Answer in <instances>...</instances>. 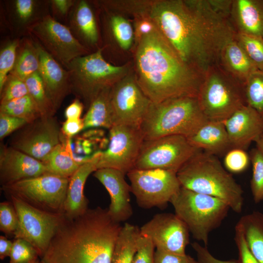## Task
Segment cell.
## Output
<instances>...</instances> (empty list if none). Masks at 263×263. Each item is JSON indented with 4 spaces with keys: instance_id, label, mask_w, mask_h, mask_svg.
<instances>
[{
    "instance_id": "obj_1",
    "label": "cell",
    "mask_w": 263,
    "mask_h": 263,
    "mask_svg": "<svg viewBox=\"0 0 263 263\" xmlns=\"http://www.w3.org/2000/svg\"><path fill=\"white\" fill-rule=\"evenodd\" d=\"M149 16L181 59L203 75L219 65L223 48L236 34L208 0H152Z\"/></svg>"
},
{
    "instance_id": "obj_2",
    "label": "cell",
    "mask_w": 263,
    "mask_h": 263,
    "mask_svg": "<svg viewBox=\"0 0 263 263\" xmlns=\"http://www.w3.org/2000/svg\"><path fill=\"white\" fill-rule=\"evenodd\" d=\"M134 70L139 86L152 103L197 97L204 75L181 59L156 26L137 43Z\"/></svg>"
},
{
    "instance_id": "obj_3",
    "label": "cell",
    "mask_w": 263,
    "mask_h": 263,
    "mask_svg": "<svg viewBox=\"0 0 263 263\" xmlns=\"http://www.w3.org/2000/svg\"><path fill=\"white\" fill-rule=\"evenodd\" d=\"M122 226L108 209H88L64 218L41 257V263H111Z\"/></svg>"
},
{
    "instance_id": "obj_4",
    "label": "cell",
    "mask_w": 263,
    "mask_h": 263,
    "mask_svg": "<svg viewBox=\"0 0 263 263\" xmlns=\"http://www.w3.org/2000/svg\"><path fill=\"white\" fill-rule=\"evenodd\" d=\"M181 186L225 202L236 213L242 211L243 190L217 156L200 150L177 172Z\"/></svg>"
},
{
    "instance_id": "obj_5",
    "label": "cell",
    "mask_w": 263,
    "mask_h": 263,
    "mask_svg": "<svg viewBox=\"0 0 263 263\" xmlns=\"http://www.w3.org/2000/svg\"><path fill=\"white\" fill-rule=\"evenodd\" d=\"M208 120L196 96L151 102L140 126L144 140L179 135L188 137Z\"/></svg>"
},
{
    "instance_id": "obj_6",
    "label": "cell",
    "mask_w": 263,
    "mask_h": 263,
    "mask_svg": "<svg viewBox=\"0 0 263 263\" xmlns=\"http://www.w3.org/2000/svg\"><path fill=\"white\" fill-rule=\"evenodd\" d=\"M175 214L186 224L195 240L207 246L210 233L227 215L229 207L216 197L181 187L170 200Z\"/></svg>"
},
{
    "instance_id": "obj_7",
    "label": "cell",
    "mask_w": 263,
    "mask_h": 263,
    "mask_svg": "<svg viewBox=\"0 0 263 263\" xmlns=\"http://www.w3.org/2000/svg\"><path fill=\"white\" fill-rule=\"evenodd\" d=\"M100 48L74 59L69 64L71 89L90 104L103 90L112 88L131 73V64L115 66L103 57Z\"/></svg>"
},
{
    "instance_id": "obj_8",
    "label": "cell",
    "mask_w": 263,
    "mask_h": 263,
    "mask_svg": "<svg viewBox=\"0 0 263 263\" xmlns=\"http://www.w3.org/2000/svg\"><path fill=\"white\" fill-rule=\"evenodd\" d=\"M197 98L208 120L224 121L246 104L244 85L220 65L205 74Z\"/></svg>"
},
{
    "instance_id": "obj_9",
    "label": "cell",
    "mask_w": 263,
    "mask_h": 263,
    "mask_svg": "<svg viewBox=\"0 0 263 263\" xmlns=\"http://www.w3.org/2000/svg\"><path fill=\"white\" fill-rule=\"evenodd\" d=\"M69 178L50 173L2 186L8 195L40 210L64 215Z\"/></svg>"
},
{
    "instance_id": "obj_10",
    "label": "cell",
    "mask_w": 263,
    "mask_h": 263,
    "mask_svg": "<svg viewBox=\"0 0 263 263\" xmlns=\"http://www.w3.org/2000/svg\"><path fill=\"white\" fill-rule=\"evenodd\" d=\"M201 150L179 135L144 140L133 169H162L177 173L194 154Z\"/></svg>"
},
{
    "instance_id": "obj_11",
    "label": "cell",
    "mask_w": 263,
    "mask_h": 263,
    "mask_svg": "<svg viewBox=\"0 0 263 263\" xmlns=\"http://www.w3.org/2000/svg\"><path fill=\"white\" fill-rule=\"evenodd\" d=\"M27 32L67 69L74 59L90 54L68 26L47 14L30 26Z\"/></svg>"
},
{
    "instance_id": "obj_12",
    "label": "cell",
    "mask_w": 263,
    "mask_h": 263,
    "mask_svg": "<svg viewBox=\"0 0 263 263\" xmlns=\"http://www.w3.org/2000/svg\"><path fill=\"white\" fill-rule=\"evenodd\" d=\"M131 192L144 208L165 207L181 188L174 171L162 169H133L127 174Z\"/></svg>"
},
{
    "instance_id": "obj_13",
    "label": "cell",
    "mask_w": 263,
    "mask_h": 263,
    "mask_svg": "<svg viewBox=\"0 0 263 263\" xmlns=\"http://www.w3.org/2000/svg\"><path fill=\"white\" fill-rule=\"evenodd\" d=\"M9 197L19 219V227L15 239L21 238L30 243L41 258L47 250L64 215L43 211L17 197L12 195Z\"/></svg>"
},
{
    "instance_id": "obj_14",
    "label": "cell",
    "mask_w": 263,
    "mask_h": 263,
    "mask_svg": "<svg viewBox=\"0 0 263 263\" xmlns=\"http://www.w3.org/2000/svg\"><path fill=\"white\" fill-rule=\"evenodd\" d=\"M144 141L140 128L114 124L109 129L108 147L101 151L97 169H113L127 174L134 169Z\"/></svg>"
},
{
    "instance_id": "obj_15",
    "label": "cell",
    "mask_w": 263,
    "mask_h": 263,
    "mask_svg": "<svg viewBox=\"0 0 263 263\" xmlns=\"http://www.w3.org/2000/svg\"><path fill=\"white\" fill-rule=\"evenodd\" d=\"M115 124L140 128L151 103L130 73L111 89Z\"/></svg>"
},
{
    "instance_id": "obj_16",
    "label": "cell",
    "mask_w": 263,
    "mask_h": 263,
    "mask_svg": "<svg viewBox=\"0 0 263 263\" xmlns=\"http://www.w3.org/2000/svg\"><path fill=\"white\" fill-rule=\"evenodd\" d=\"M140 231L152 241L157 250L172 254H186L189 231L175 214H157L141 227Z\"/></svg>"
},
{
    "instance_id": "obj_17",
    "label": "cell",
    "mask_w": 263,
    "mask_h": 263,
    "mask_svg": "<svg viewBox=\"0 0 263 263\" xmlns=\"http://www.w3.org/2000/svg\"><path fill=\"white\" fill-rule=\"evenodd\" d=\"M29 124L12 147L43 163L61 143V129L53 116L41 117Z\"/></svg>"
},
{
    "instance_id": "obj_18",
    "label": "cell",
    "mask_w": 263,
    "mask_h": 263,
    "mask_svg": "<svg viewBox=\"0 0 263 263\" xmlns=\"http://www.w3.org/2000/svg\"><path fill=\"white\" fill-rule=\"evenodd\" d=\"M47 173L44 164L10 147L1 146L0 178L2 186Z\"/></svg>"
},
{
    "instance_id": "obj_19",
    "label": "cell",
    "mask_w": 263,
    "mask_h": 263,
    "mask_svg": "<svg viewBox=\"0 0 263 263\" xmlns=\"http://www.w3.org/2000/svg\"><path fill=\"white\" fill-rule=\"evenodd\" d=\"M125 174L111 168L97 169L94 176L104 186L110 196L108 211L111 218L120 223L129 219L132 214L130 203L131 188L125 180Z\"/></svg>"
},
{
    "instance_id": "obj_20",
    "label": "cell",
    "mask_w": 263,
    "mask_h": 263,
    "mask_svg": "<svg viewBox=\"0 0 263 263\" xmlns=\"http://www.w3.org/2000/svg\"><path fill=\"white\" fill-rule=\"evenodd\" d=\"M223 122L232 148L245 150L263 134V117L247 104Z\"/></svg>"
},
{
    "instance_id": "obj_21",
    "label": "cell",
    "mask_w": 263,
    "mask_h": 263,
    "mask_svg": "<svg viewBox=\"0 0 263 263\" xmlns=\"http://www.w3.org/2000/svg\"><path fill=\"white\" fill-rule=\"evenodd\" d=\"M34 40L39 54L38 73L55 108L57 110L65 97L72 90L69 73L37 40Z\"/></svg>"
},
{
    "instance_id": "obj_22",
    "label": "cell",
    "mask_w": 263,
    "mask_h": 263,
    "mask_svg": "<svg viewBox=\"0 0 263 263\" xmlns=\"http://www.w3.org/2000/svg\"><path fill=\"white\" fill-rule=\"evenodd\" d=\"M101 153V150L94 152L91 159L81 165L69 178L64 206V215L66 218L79 216L89 209V202L84 194V185L90 174L97 169Z\"/></svg>"
},
{
    "instance_id": "obj_23",
    "label": "cell",
    "mask_w": 263,
    "mask_h": 263,
    "mask_svg": "<svg viewBox=\"0 0 263 263\" xmlns=\"http://www.w3.org/2000/svg\"><path fill=\"white\" fill-rule=\"evenodd\" d=\"M67 20L68 26L82 44L89 50L97 46L99 35L97 20L88 1L76 0Z\"/></svg>"
},
{
    "instance_id": "obj_24",
    "label": "cell",
    "mask_w": 263,
    "mask_h": 263,
    "mask_svg": "<svg viewBox=\"0 0 263 263\" xmlns=\"http://www.w3.org/2000/svg\"><path fill=\"white\" fill-rule=\"evenodd\" d=\"M229 19L236 33L263 38V0H233Z\"/></svg>"
},
{
    "instance_id": "obj_25",
    "label": "cell",
    "mask_w": 263,
    "mask_h": 263,
    "mask_svg": "<svg viewBox=\"0 0 263 263\" xmlns=\"http://www.w3.org/2000/svg\"><path fill=\"white\" fill-rule=\"evenodd\" d=\"M187 138L193 147L215 156L232 149L223 121L208 120Z\"/></svg>"
},
{
    "instance_id": "obj_26",
    "label": "cell",
    "mask_w": 263,
    "mask_h": 263,
    "mask_svg": "<svg viewBox=\"0 0 263 263\" xmlns=\"http://www.w3.org/2000/svg\"><path fill=\"white\" fill-rule=\"evenodd\" d=\"M219 65L244 85L249 76L258 70L235 37L228 42L223 48L220 56Z\"/></svg>"
},
{
    "instance_id": "obj_27",
    "label": "cell",
    "mask_w": 263,
    "mask_h": 263,
    "mask_svg": "<svg viewBox=\"0 0 263 263\" xmlns=\"http://www.w3.org/2000/svg\"><path fill=\"white\" fill-rule=\"evenodd\" d=\"M111 88L103 90L89 104L88 110L82 118L83 131L94 128L110 129L115 124L111 101Z\"/></svg>"
},
{
    "instance_id": "obj_28",
    "label": "cell",
    "mask_w": 263,
    "mask_h": 263,
    "mask_svg": "<svg viewBox=\"0 0 263 263\" xmlns=\"http://www.w3.org/2000/svg\"><path fill=\"white\" fill-rule=\"evenodd\" d=\"M43 163L47 173L70 178L80 167L73 157L71 138L61 133V143L52 150Z\"/></svg>"
},
{
    "instance_id": "obj_29",
    "label": "cell",
    "mask_w": 263,
    "mask_h": 263,
    "mask_svg": "<svg viewBox=\"0 0 263 263\" xmlns=\"http://www.w3.org/2000/svg\"><path fill=\"white\" fill-rule=\"evenodd\" d=\"M8 6L10 22L16 27L28 28L47 15L45 7L49 5V1L36 0H15L10 1Z\"/></svg>"
},
{
    "instance_id": "obj_30",
    "label": "cell",
    "mask_w": 263,
    "mask_h": 263,
    "mask_svg": "<svg viewBox=\"0 0 263 263\" xmlns=\"http://www.w3.org/2000/svg\"><path fill=\"white\" fill-rule=\"evenodd\" d=\"M39 58L35 40L31 37L20 40L16 62L12 74L24 80L32 75L38 72Z\"/></svg>"
},
{
    "instance_id": "obj_31",
    "label": "cell",
    "mask_w": 263,
    "mask_h": 263,
    "mask_svg": "<svg viewBox=\"0 0 263 263\" xmlns=\"http://www.w3.org/2000/svg\"><path fill=\"white\" fill-rule=\"evenodd\" d=\"M238 223L251 253L259 263H263V213L254 211L242 216Z\"/></svg>"
},
{
    "instance_id": "obj_32",
    "label": "cell",
    "mask_w": 263,
    "mask_h": 263,
    "mask_svg": "<svg viewBox=\"0 0 263 263\" xmlns=\"http://www.w3.org/2000/svg\"><path fill=\"white\" fill-rule=\"evenodd\" d=\"M140 233V228L137 226L125 223L115 244L111 263H132Z\"/></svg>"
},
{
    "instance_id": "obj_33",
    "label": "cell",
    "mask_w": 263,
    "mask_h": 263,
    "mask_svg": "<svg viewBox=\"0 0 263 263\" xmlns=\"http://www.w3.org/2000/svg\"><path fill=\"white\" fill-rule=\"evenodd\" d=\"M0 113L25 119L29 124L42 117L38 106L29 94L0 104Z\"/></svg>"
},
{
    "instance_id": "obj_34",
    "label": "cell",
    "mask_w": 263,
    "mask_h": 263,
    "mask_svg": "<svg viewBox=\"0 0 263 263\" xmlns=\"http://www.w3.org/2000/svg\"><path fill=\"white\" fill-rule=\"evenodd\" d=\"M29 95L38 106L42 117L53 116L56 111L38 72L25 80Z\"/></svg>"
},
{
    "instance_id": "obj_35",
    "label": "cell",
    "mask_w": 263,
    "mask_h": 263,
    "mask_svg": "<svg viewBox=\"0 0 263 263\" xmlns=\"http://www.w3.org/2000/svg\"><path fill=\"white\" fill-rule=\"evenodd\" d=\"M152 0H100L97 3L105 11L134 18L149 15Z\"/></svg>"
},
{
    "instance_id": "obj_36",
    "label": "cell",
    "mask_w": 263,
    "mask_h": 263,
    "mask_svg": "<svg viewBox=\"0 0 263 263\" xmlns=\"http://www.w3.org/2000/svg\"><path fill=\"white\" fill-rule=\"evenodd\" d=\"M106 12L109 14V28L115 41L122 50H129L134 40V29L131 23L124 16Z\"/></svg>"
},
{
    "instance_id": "obj_37",
    "label": "cell",
    "mask_w": 263,
    "mask_h": 263,
    "mask_svg": "<svg viewBox=\"0 0 263 263\" xmlns=\"http://www.w3.org/2000/svg\"><path fill=\"white\" fill-rule=\"evenodd\" d=\"M246 104L263 117V70L252 73L244 84Z\"/></svg>"
},
{
    "instance_id": "obj_38",
    "label": "cell",
    "mask_w": 263,
    "mask_h": 263,
    "mask_svg": "<svg viewBox=\"0 0 263 263\" xmlns=\"http://www.w3.org/2000/svg\"><path fill=\"white\" fill-rule=\"evenodd\" d=\"M249 155L252 166L251 191L254 202L259 203L263 200V156L257 148L251 150Z\"/></svg>"
},
{
    "instance_id": "obj_39",
    "label": "cell",
    "mask_w": 263,
    "mask_h": 263,
    "mask_svg": "<svg viewBox=\"0 0 263 263\" xmlns=\"http://www.w3.org/2000/svg\"><path fill=\"white\" fill-rule=\"evenodd\" d=\"M235 38L258 70H263V38L236 33Z\"/></svg>"
},
{
    "instance_id": "obj_40",
    "label": "cell",
    "mask_w": 263,
    "mask_h": 263,
    "mask_svg": "<svg viewBox=\"0 0 263 263\" xmlns=\"http://www.w3.org/2000/svg\"><path fill=\"white\" fill-rule=\"evenodd\" d=\"M20 40L16 38L10 40L0 49V93L2 90L8 75L15 65Z\"/></svg>"
},
{
    "instance_id": "obj_41",
    "label": "cell",
    "mask_w": 263,
    "mask_h": 263,
    "mask_svg": "<svg viewBox=\"0 0 263 263\" xmlns=\"http://www.w3.org/2000/svg\"><path fill=\"white\" fill-rule=\"evenodd\" d=\"M38 256L36 249L30 243L21 238H15L9 263H30L38 259Z\"/></svg>"
},
{
    "instance_id": "obj_42",
    "label": "cell",
    "mask_w": 263,
    "mask_h": 263,
    "mask_svg": "<svg viewBox=\"0 0 263 263\" xmlns=\"http://www.w3.org/2000/svg\"><path fill=\"white\" fill-rule=\"evenodd\" d=\"M251 163L250 155L245 150L232 148L225 154L224 164L226 170L239 173L245 170Z\"/></svg>"
},
{
    "instance_id": "obj_43",
    "label": "cell",
    "mask_w": 263,
    "mask_h": 263,
    "mask_svg": "<svg viewBox=\"0 0 263 263\" xmlns=\"http://www.w3.org/2000/svg\"><path fill=\"white\" fill-rule=\"evenodd\" d=\"M0 94V104L29 94L25 81L10 74Z\"/></svg>"
},
{
    "instance_id": "obj_44",
    "label": "cell",
    "mask_w": 263,
    "mask_h": 263,
    "mask_svg": "<svg viewBox=\"0 0 263 263\" xmlns=\"http://www.w3.org/2000/svg\"><path fill=\"white\" fill-rule=\"evenodd\" d=\"M19 227L16 209L11 202L0 203V229L8 236L15 235Z\"/></svg>"
},
{
    "instance_id": "obj_45",
    "label": "cell",
    "mask_w": 263,
    "mask_h": 263,
    "mask_svg": "<svg viewBox=\"0 0 263 263\" xmlns=\"http://www.w3.org/2000/svg\"><path fill=\"white\" fill-rule=\"evenodd\" d=\"M155 246L147 237L140 233L137 244V251L132 263H155Z\"/></svg>"
},
{
    "instance_id": "obj_46",
    "label": "cell",
    "mask_w": 263,
    "mask_h": 263,
    "mask_svg": "<svg viewBox=\"0 0 263 263\" xmlns=\"http://www.w3.org/2000/svg\"><path fill=\"white\" fill-rule=\"evenodd\" d=\"M234 240L238 251L239 263H259L249 249L242 227L238 223L235 228Z\"/></svg>"
},
{
    "instance_id": "obj_47",
    "label": "cell",
    "mask_w": 263,
    "mask_h": 263,
    "mask_svg": "<svg viewBox=\"0 0 263 263\" xmlns=\"http://www.w3.org/2000/svg\"><path fill=\"white\" fill-rule=\"evenodd\" d=\"M28 124L25 119L0 113V139Z\"/></svg>"
},
{
    "instance_id": "obj_48",
    "label": "cell",
    "mask_w": 263,
    "mask_h": 263,
    "mask_svg": "<svg viewBox=\"0 0 263 263\" xmlns=\"http://www.w3.org/2000/svg\"><path fill=\"white\" fill-rule=\"evenodd\" d=\"M156 25L149 15L134 18V40L136 43L145 35L151 33Z\"/></svg>"
},
{
    "instance_id": "obj_49",
    "label": "cell",
    "mask_w": 263,
    "mask_h": 263,
    "mask_svg": "<svg viewBox=\"0 0 263 263\" xmlns=\"http://www.w3.org/2000/svg\"><path fill=\"white\" fill-rule=\"evenodd\" d=\"M155 263H199L191 256L185 254H176L156 249L154 253Z\"/></svg>"
},
{
    "instance_id": "obj_50",
    "label": "cell",
    "mask_w": 263,
    "mask_h": 263,
    "mask_svg": "<svg viewBox=\"0 0 263 263\" xmlns=\"http://www.w3.org/2000/svg\"><path fill=\"white\" fill-rule=\"evenodd\" d=\"M191 246L196 252L199 263H239L238 261L235 259L222 260L215 258L207 246H202L197 242H193Z\"/></svg>"
},
{
    "instance_id": "obj_51",
    "label": "cell",
    "mask_w": 263,
    "mask_h": 263,
    "mask_svg": "<svg viewBox=\"0 0 263 263\" xmlns=\"http://www.w3.org/2000/svg\"><path fill=\"white\" fill-rule=\"evenodd\" d=\"M75 0H51L49 1L54 19H68L70 11L75 4Z\"/></svg>"
},
{
    "instance_id": "obj_52",
    "label": "cell",
    "mask_w": 263,
    "mask_h": 263,
    "mask_svg": "<svg viewBox=\"0 0 263 263\" xmlns=\"http://www.w3.org/2000/svg\"><path fill=\"white\" fill-rule=\"evenodd\" d=\"M84 130L82 118L66 119L61 128L62 134L65 137L71 138Z\"/></svg>"
},
{
    "instance_id": "obj_53",
    "label": "cell",
    "mask_w": 263,
    "mask_h": 263,
    "mask_svg": "<svg viewBox=\"0 0 263 263\" xmlns=\"http://www.w3.org/2000/svg\"><path fill=\"white\" fill-rule=\"evenodd\" d=\"M208 1L215 12L229 19L233 0H208Z\"/></svg>"
},
{
    "instance_id": "obj_54",
    "label": "cell",
    "mask_w": 263,
    "mask_h": 263,
    "mask_svg": "<svg viewBox=\"0 0 263 263\" xmlns=\"http://www.w3.org/2000/svg\"><path fill=\"white\" fill-rule=\"evenodd\" d=\"M84 109L83 104L76 98L65 110L64 115L66 119L81 118Z\"/></svg>"
},
{
    "instance_id": "obj_55",
    "label": "cell",
    "mask_w": 263,
    "mask_h": 263,
    "mask_svg": "<svg viewBox=\"0 0 263 263\" xmlns=\"http://www.w3.org/2000/svg\"><path fill=\"white\" fill-rule=\"evenodd\" d=\"M13 244V242L6 237L0 236V258L1 260L10 256Z\"/></svg>"
},
{
    "instance_id": "obj_56",
    "label": "cell",
    "mask_w": 263,
    "mask_h": 263,
    "mask_svg": "<svg viewBox=\"0 0 263 263\" xmlns=\"http://www.w3.org/2000/svg\"><path fill=\"white\" fill-rule=\"evenodd\" d=\"M255 142L256 148L259 150L263 156V134L256 139Z\"/></svg>"
},
{
    "instance_id": "obj_57",
    "label": "cell",
    "mask_w": 263,
    "mask_h": 263,
    "mask_svg": "<svg viewBox=\"0 0 263 263\" xmlns=\"http://www.w3.org/2000/svg\"><path fill=\"white\" fill-rule=\"evenodd\" d=\"M41 263V261H39L38 259L33 262H31V263Z\"/></svg>"
}]
</instances>
